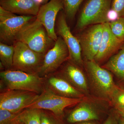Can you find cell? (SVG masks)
<instances>
[{"label": "cell", "instance_id": "9", "mask_svg": "<svg viewBox=\"0 0 124 124\" xmlns=\"http://www.w3.org/2000/svg\"><path fill=\"white\" fill-rule=\"evenodd\" d=\"M69 50L64 40L58 37L53 47L45 54L38 75L43 78L51 75L69 59Z\"/></svg>", "mask_w": 124, "mask_h": 124}, {"label": "cell", "instance_id": "17", "mask_svg": "<svg viewBox=\"0 0 124 124\" xmlns=\"http://www.w3.org/2000/svg\"><path fill=\"white\" fill-rule=\"evenodd\" d=\"M98 119V116L94 108L82 101L71 112L67 120L69 123L73 124Z\"/></svg>", "mask_w": 124, "mask_h": 124}, {"label": "cell", "instance_id": "18", "mask_svg": "<svg viewBox=\"0 0 124 124\" xmlns=\"http://www.w3.org/2000/svg\"><path fill=\"white\" fill-rule=\"evenodd\" d=\"M104 67L124 81V44L119 52L109 59Z\"/></svg>", "mask_w": 124, "mask_h": 124}, {"label": "cell", "instance_id": "26", "mask_svg": "<svg viewBox=\"0 0 124 124\" xmlns=\"http://www.w3.org/2000/svg\"><path fill=\"white\" fill-rule=\"evenodd\" d=\"M111 7L118 13L120 17H124V0H112Z\"/></svg>", "mask_w": 124, "mask_h": 124}, {"label": "cell", "instance_id": "20", "mask_svg": "<svg viewBox=\"0 0 124 124\" xmlns=\"http://www.w3.org/2000/svg\"><path fill=\"white\" fill-rule=\"evenodd\" d=\"M23 110L18 113H13L0 109V124H19L23 123Z\"/></svg>", "mask_w": 124, "mask_h": 124}, {"label": "cell", "instance_id": "10", "mask_svg": "<svg viewBox=\"0 0 124 124\" xmlns=\"http://www.w3.org/2000/svg\"><path fill=\"white\" fill-rule=\"evenodd\" d=\"M103 30V24H93L78 36L82 53L87 61L94 60L100 48Z\"/></svg>", "mask_w": 124, "mask_h": 124}, {"label": "cell", "instance_id": "34", "mask_svg": "<svg viewBox=\"0 0 124 124\" xmlns=\"http://www.w3.org/2000/svg\"><path fill=\"white\" fill-rule=\"evenodd\" d=\"M23 124V123H20V124Z\"/></svg>", "mask_w": 124, "mask_h": 124}, {"label": "cell", "instance_id": "21", "mask_svg": "<svg viewBox=\"0 0 124 124\" xmlns=\"http://www.w3.org/2000/svg\"><path fill=\"white\" fill-rule=\"evenodd\" d=\"M42 110L36 108H26L23 110V123L24 124H41Z\"/></svg>", "mask_w": 124, "mask_h": 124}, {"label": "cell", "instance_id": "29", "mask_svg": "<svg viewBox=\"0 0 124 124\" xmlns=\"http://www.w3.org/2000/svg\"><path fill=\"white\" fill-rule=\"evenodd\" d=\"M33 1L39 5L40 6L42 4H44V0H33Z\"/></svg>", "mask_w": 124, "mask_h": 124}, {"label": "cell", "instance_id": "2", "mask_svg": "<svg viewBox=\"0 0 124 124\" xmlns=\"http://www.w3.org/2000/svg\"><path fill=\"white\" fill-rule=\"evenodd\" d=\"M0 84L6 86V89L31 91L40 94L45 88L44 78L37 74L9 69L0 73Z\"/></svg>", "mask_w": 124, "mask_h": 124}, {"label": "cell", "instance_id": "28", "mask_svg": "<svg viewBox=\"0 0 124 124\" xmlns=\"http://www.w3.org/2000/svg\"><path fill=\"white\" fill-rule=\"evenodd\" d=\"M104 124H117V122L114 117L112 116H109L104 122Z\"/></svg>", "mask_w": 124, "mask_h": 124}, {"label": "cell", "instance_id": "12", "mask_svg": "<svg viewBox=\"0 0 124 124\" xmlns=\"http://www.w3.org/2000/svg\"><path fill=\"white\" fill-rule=\"evenodd\" d=\"M64 9L63 0H50L40 7L36 19L46 28L49 37L55 41L58 37L55 31V20L59 12Z\"/></svg>", "mask_w": 124, "mask_h": 124}, {"label": "cell", "instance_id": "19", "mask_svg": "<svg viewBox=\"0 0 124 124\" xmlns=\"http://www.w3.org/2000/svg\"><path fill=\"white\" fill-rule=\"evenodd\" d=\"M14 46V45L6 44L0 42V68L6 70L13 68Z\"/></svg>", "mask_w": 124, "mask_h": 124}, {"label": "cell", "instance_id": "1", "mask_svg": "<svg viewBox=\"0 0 124 124\" xmlns=\"http://www.w3.org/2000/svg\"><path fill=\"white\" fill-rule=\"evenodd\" d=\"M16 39L37 53L44 54L55 42L49 37L43 24L36 18L23 27Z\"/></svg>", "mask_w": 124, "mask_h": 124}, {"label": "cell", "instance_id": "13", "mask_svg": "<svg viewBox=\"0 0 124 124\" xmlns=\"http://www.w3.org/2000/svg\"><path fill=\"white\" fill-rule=\"evenodd\" d=\"M47 77L48 78L45 79V87L55 94L71 98L84 97V95L82 92L76 88L63 78L50 75Z\"/></svg>", "mask_w": 124, "mask_h": 124}, {"label": "cell", "instance_id": "25", "mask_svg": "<svg viewBox=\"0 0 124 124\" xmlns=\"http://www.w3.org/2000/svg\"><path fill=\"white\" fill-rule=\"evenodd\" d=\"M57 116L54 114H49L42 110L41 116V124H63Z\"/></svg>", "mask_w": 124, "mask_h": 124}, {"label": "cell", "instance_id": "11", "mask_svg": "<svg viewBox=\"0 0 124 124\" xmlns=\"http://www.w3.org/2000/svg\"><path fill=\"white\" fill-rule=\"evenodd\" d=\"M57 24V33L64 40L68 48L69 60L77 66H81L83 62L80 45L77 38L71 32L64 13H60L58 17Z\"/></svg>", "mask_w": 124, "mask_h": 124}, {"label": "cell", "instance_id": "15", "mask_svg": "<svg viewBox=\"0 0 124 124\" xmlns=\"http://www.w3.org/2000/svg\"><path fill=\"white\" fill-rule=\"evenodd\" d=\"M0 6L13 14L36 16L40 6L33 0H0Z\"/></svg>", "mask_w": 124, "mask_h": 124}, {"label": "cell", "instance_id": "31", "mask_svg": "<svg viewBox=\"0 0 124 124\" xmlns=\"http://www.w3.org/2000/svg\"><path fill=\"white\" fill-rule=\"evenodd\" d=\"M118 112L120 116L124 117V110L122 111H118Z\"/></svg>", "mask_w": 124, "mask_h": 124}, {"label": "cell", "instance_id": "30", "mask_svg": "<svg viewBox=\"0 0 124 124\" xmlns=\"http://www.w3.org/2000/svg\"><path fill=\"white\" fill-rule=\"evenodd\" d=\"M118 123L119 124H124V117L120 116L118 120Z\"/></svg>", "mask_w": 124, "mask_h": 124}, {"label": "cell", "instance_id": "6", "mask_svg": "<svg viewBox=\"0 0 124 124\" xmlns=\"http://www.w3.org/2000/svg\"><path fill=\"white\" fill-rule=\"evenodd\" d=\"M83 100V98H71L57 95L45 86L42 93L27 108L47 110L59 117L63 114L64 108L78 104Z\"/></svg>", "mask_w": 124, "mask_h": 124}, {"label": "cell", "instance_id": "23", "mask_svg": "<svg viewBox=\"0 0 124 124\" xmlns=\"http://www.w3.org/2000/svg\"><path fill=\"white\" fill-rule=\"evenodd\" d=\"M109 25L114 36L124 42V17H120L116 21L109 23Z\"/></svg>", "mask_w": 124, "mask_h": 124}, {"label": "cell", "instance_id": "4", "mask_svg": "<svg viewBox=\"0 0 124 124\" xmlns=\"http://www.w3.org/2000/svg\"><path fill=\"white\" fill-rule=\"evenodd\" d=\"M36 18L33 16H17L0 6V41L8 45L16 42L19 31L27 23Z\"/></svg>", "mask_w": 124, "mask_h": 124}, {"label": "cell", "instance_id": "5", "mask_svg": "<svg viewBox=\"0 0 124 124\" xmlns=\"http://www.w3.org/2000/svg\"><path fill=\"white\" fill-rule=\"evenodd\" d=\"M14 46L12 69L32 74H38L45 54L38 53L20 41H16Z\"/></svg>", "mask_w": 124, "mask_h": 124}, {"label": "cell", "instance_id": "14", "mask_svg": "<svg viewBox=\"0 0 124 124\" xmlns=\"http://www.w3.org/2000/svg\"><path fill=\"white\" fill-rule=\"evenodd\" d=\"M102 37L97 54L94 60L97 63L106 59L122 48L124 42L118 39L112 33L109 23L103 24Z\"/></svg>", "mask_w": 124, "mask_h": 124}, {"label": "cell", "instance_id": "8", "mask_svg": "<svg viewBox=\"0 0 124 124\" xmlns=\"http://www.w3.org/2000/svg\"><path fill=\"white\" fill-rule=\"evenodd\" d=\"M39 94L31 91L6 89L0 94V109L18 113L26 109Z\"/></svg>", "mask_w": 124, "mask_h": 124}, {"label": "cell", "instance_id": "33", "mask_svg": "<svg viewBox=\"0 0 124 124\" xmlns=\"http://www.w3.org/2000/svg\"><path fill=\"white\" fill-rule=\"evenodd\" d=\"M92 124V123H87V122H86V123H81V124Z\"/></svg>", "mask_w": 124, "mask_h": 124}, {"label": "cell", "instance_id": "7", "mask_svg": "<svg viewBox=\"0 0 124 124\" xmlns=\"http://www.w3.org/2000/svg\"><path fill=\"white\" fill-rule=\"evenodd\" d=\"M85 66L94 88L101 97L111 99L117 88L111 74L94 60L87 61Z\"/></svg>", "mask_w": 124, "mask_h": 124}, {"label": "cell", "instance_id": "16", "mask_svg": "<svg viewBox=\"0 0 124 124\" xmlns=\"http://www.w3.org/2000/svg\"><path fill=\"white\" fill-rule=\"evenodd\" d=\"M78 66L71 61L67 63L62 70V77L81 92L87 93L88 86L86 78Z\"/></svg>", "mask_w": 124, "mask_h": 124}, {"label": "cell", "instance_id": "27", "mask_svg": "<svg viewBox=\"0 0 124 124\" xmlns=\"http://www.w3.org/2000/svg\"><path fill=\"white\" fill-rule=\"evenodd\" d=\"M120 17L118 13L115 10L111 8L107 14V18L108 23L115 22Z\"/></svg>", "mask_w": 124, "mask_h": 124}, {"label": "cell", "instance_id": "22", "mask_svg": "<svg viewBox=\"0 0 124 124\" xmlns=\"http://www.w3.org/2000/svg\"><path fill=\"white\" fill-rule=\"evenodd\" d=\"M64 14L66 18L72 19L75 17L79 7L84 0H63Z\"/></svg>", "mask_w": 124, "mask_h": 124}, {"label": "cell", "instance_id": "3", "mask_svg": "<svg viewBox=\"0 0 124 124\" xmlns=\"http://www.w3.org/2000/svg\"><path fill=\"white\" fill-rule=\"evenodd\" d=\"M112 0H88L81 9L76 28L82 30L91 24L108 23L107 14Z\"/></svg>", "mask_w": 124, "mask_h": 124}, {"label": "cell", "instance_id": "32", "mask_svg": "<svg viewBox=\"0 0 124 124\" xmlns=\"http://www.w3.org/2000/svg\"><path fill=\"white\" fill-rule=\"evenodd\" d=\"M49 0H44V4L48 2Z\"/></svg>", "mask_w": 124, "mask_h": 124}, {"label": "cell", "instance_id": "24", "mask_svg": "<svg viewBox=\"0 0 124 124\" xmlns=\"http://www.w3.org/2000/svg\"><path fill=\"white\" fill-rule=\"evenodd\" d=\"M111 100L118 111L124 110V90L117 86Z\"/></svg>", "mask_w": 124, "mask_h": 124}]
</instances>
